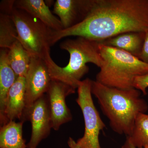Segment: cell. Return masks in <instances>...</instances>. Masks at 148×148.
Here are the masks:
<instances>
[{
    "label": "cell",
    "mask_w": 148,
    "mask_h": 148,
    "mask_svg": "<svg viewBox=\"0 0 148 148\" xmlns=\"http://www.w3.org/2000/svg\"><path fill=\"white\" fill-rule=\"evenodd\" d=\"M148 31V0H93L90 12L74 27L53 31L52 45L63 38L100 42L123 33Z\"/></svg>",
    "instance_id": "6da1fadb"
},
{
    "label": "cell",
    "mask_w": 148,
    "mask_h": 148,
    "mask_svg": "<svg viewBox=\"0 0 148 148\" xmlns=\"http://www.w3.org/2000/svg\"><path fill=\"white\" fill-rule=\"evenodd\" d=\"M91 90L111 129L119 135H131L138 115L148 111L147 103L136 88L122 90L91 80Z\"/></svg>",
    "instance_id": "7a4b0ae2"
},
{
    "label": "cell",
    "mask_w": 148,
    "mask_h": 148,
    "mask_svg": "<svg viewBox=\"0 0 148 148\" xmlns=\"http://www.w3.org/2000/svg\"><path fill=\"white\" fill-rule=\"evenodd\" d=\"M99 44L98 42L81 37L62 42L60 48L69 52V62L65 67H61L51 57L45 61L51 79L64 82L75 89L77 88L81 79L89 71L88 63H92L99 68L103 66Z\"/></svg>",
    "instance_id": "3957f363"
},
{
    "label": "cell",
    "mask_w": 148,
    "mask_h": 148,
    "mask_svg": "<svg viewBox=\"0 0 148 148\" xmlns=\"http://www.w3.org/2000/svg\"><path fill=\"white\" fill-rule=\"evenodd\" d=\"M99 48L103 64L96 75L97 82L108 87L129 90L134 88L136 77L148 74V64L138 57L100 42Z\"/></svg>",
    "instance_id": "277c9868"
},
{
    "label": "cell",
    "mask_w": 148,
    "mask_h": 148,
    "mask_svg": "<svg viewBox=\"0 0 148 148\" xmlns=\"http://www.w3.org/2000/svg\"><path fill=\"white\" fill-rule=\"evenodd\" d=\"M11 16L17 30L18 40L32 57L46 60L51 57L50 47L53 30L24 11L14 7Z\"/></svg>",
    "instance_id": "5b68a950"
},
{
    "label": "cell",
    "mask_w": 148,
    "mask_h": 148,
    "mask_svg": "<svg viewBox=\"0 0 148 148\" xmlns=\"http://www.w3.org/2000/svg\"><path fill=\"white\" fill-rule=\"evenodd\" d=\"M91 80L86 78L82 81L77 88L76 102L81 110L84 122V134L76 142L80 148H102L99 143V135L106 127L93 103Z\"/></svg>",
    "instance_id": "8992f818"
},
{
    "label": "cell",
    "mask_w": 148,
    "mask_h": 148,
    "mask_svg": "<svg viewBox=\"0 0 148 148\" xmlns=\"http://www.w3.org/2000/svg\"><path fill=\"white\" fill-rule=\"evenodd\" d=\"M26 110H28L40 98L47 92L51 78L44 60L32 57L29 70L26 77Z\"/></svg>",
    "instance_id": "52a82bcc"
},
{
    "label": "cell",
    "mask_w": 148,
    "mask_h": 148,
    "mask_svg": "<svg viewBox=\"0 0 148 148\" xmlns=\"http://www.w3.org/2000/svg\"><path fill=\"white\" fill-rule=\"evenodd\" d=\"M75 92V89L64 82L52 79L46 93L52 122V129L57 131L64 124L71 121L73 116L66 104L67 96Z\"/></svg>",
    "instance_id": "ba28073f"
},
{
    "label": "cell",
    "mask_w": 148,
    "mask_h": 148,
    "mask_svg": "<svg viewBox=\"0 0 148 148\" xmlns=\"http://www.w3.org/2000/svg\"><path fill=\"white\" fill-rule=\"evenodd\" d=\"M32 125V134L27 148H37L44 139L48 137L52 128L49 105L46 94L42 96L28 110L24 121Z\"/></svg>",
    "instance_id": "9c48e42d"
},
{
    "label": "cell",
    "mask_w": 148,
    "mask_h": 148,
    "mask_svg": "<svg viewBox=\"0 0 148 148\" xmlns=\"http://www.w3.org/2000/svg\"><path fill=\"white\" fill-rule=\"evenodd\" d=\"M93 0H56L53 13L58 15L64 29L82 22L92 7Z\"/></svg>",
    "instance_id": "30bf717a"
},
{
    "label": "cell",
    "mask_w": 148,
    "mask_h": 148,
    "mask_svg": "<svg viewBox=\"0 0 148 148\" xmlns=\"http://www.w3.org/2000/svg\"><path fill=\"white\" fill-rule=\"evenodd\" d=\"M26 110V78L18 77L8 95L4 124L16 119L22 121Z\"/></svg>",
    "instance_id": "8fae6325"
},
{
    "label": "cell",
    "mask_w": 148,
    "mask_h": 148,
    "mask_svg": "<svg viewBox=\"0 0 148 148\" xmlns=\"http://www.w3.org/2000/svg\"><path fill=\"white\" fill-rule=\"evenodd\" d=\"M14 7L39 19L54 31L58 32L64 29L60 19L53 15L45 1L17 0L15 1Z\"/></svg>",
    "instance_id": "7c38bea8"
},
{
    "label": "cell",
    "mask_w": 148,
    "mask_h": 148,
    "mask_svg": "<svg viewBox=\"0 0 148 148\" xmlns=\"http://www.w3.org/2000/svg\"><path fill=\"white\" fill-rule=\"evenodd\" d=\"M9 49L0 50V123L4 124L5 110L9 91L17 77L11 68L8 58Z\"/></svg>",
    "instance_id": "4fadbf2b"
},
{
    "label": "cell",
    "mask_w": 148,
    "mask_h": 148,
    "mask_svg": "<svg viewBox=\"0 0 148 148\" xmlns=\"http://www.w3.org/2000/svg\"><path fill=\"white\" fill-rule=\"evenodd\" d=\"M145 38V32H128L99 42L124 50L139 58L143 49Z\"/></svg>",
    "instance_id": "5bb4252c"
},
{
    "label": "cell",
    "mask_w": 148,
    "mask_h": 148,
    "mask_svg": "<svg viewBox=\"0 0 148 148\" xmlns=\"http://www.w3.org/2000/svg\"><path fill=\"white\" fill-rule=\"evenodd\" d=\"M24 122L11 121L1 126L0 148H27L26 140L23 138Z\"/></svg>",
    "instance_id": "9a60e30c"
},
{
    "label": "cell",
    "mask_w": 148,
    "mask_h": 148,
    "mask_svg": "<svg viewBox=\"0 0 148 148\" xmlns=\"http://www.w3.org/2000/svg\"><path fill=\"white\" fill-rule=\"evenodd\" d=\"M32 56L18 41L9 49L10 64L17 77H26Z\"/></svg>",
    "instance_id": "2e32d148"
},
{
    "label": "cell",
    "mask_w": 148,
    "mask_h": 148,
    "mask_svg": "<svg viewBox=\"0 0 148 148\" xmlns=\"http://www.w3.org/2000/svg\"><path fill=\"white\" fill-rule=\"evenodd\" d=\"M126 139L136 148H148V114L138 115L132 133Z\"/></svg>",
    "instance_id": "e0dca14e"
},
{
    "label": "cell",
    "mask_w": 148,
    "mask_h": 148,
    "mask_svg": "<svg viewBox=\"0 0 148 148\" xmlns=\"http://www.w3.org/2000/svg\"><path fill=\"white\" fill-rule=\"evenodd\" d=\"M17 41L18 33L11 15L0 13V47L10 49Z\"/></svg>",
    "instance_id": "ac0fdd59"
},
{
    "label": "cell",
    "mask_w": 148,
    "mask_h": 148,
    "mask_svg": "<svg viewBox=\"0 0 148 148\" xmlns=\"http://www.w3.org/2000/svg\"><path fill=\"white\" fill-rule=\"evenodd\" d=\"M133 87L140 90L143 95H147L148 88V74L136 77L134 81Z\"/></svg>",
    "instance_id": "d6986e66"
},
{
    "label": "cell",
    "mask_w": 148,
    "mask_h": 148,
    "mask_svg": "<svg viewBox=\"0 0 148 148\" xmlns=\"http://www.w3.org/2000/svg\"><path fill=\"white\" fill-rule=\"evenodd\" d=\"M15 2L14 0L2 1L0 5V13L11 15L14 8Z\"/></svg>",
    "instance_id": "ffe728a7"
},
{
    "label": "cell",
    "mask_w": 148,
    "mask_h": 148,
    "mask_svg": "<svg viewBox=\"0 0 148 148\" xmlns=\"http://www.w3.org/2000/svg\"><path fill=\"white\" fill-rule=\"evenodd\" d=\"M139 58L148 64V31L145 32V41L142 52Z\"/></svg>",
    "instance_id": "44dd1931"
},
{
    "label": "cell",
    "mask_w": 148,
    "mask_h": 148,
    "mask_svg": "<svg viewBox=\"0 0 148 148\" xmlns=\"http://www.w3.org/2000/svg\"><path fill=\"white\" fill-rule=\"evenodd\" d=\"M68 144L70 148H80L79 146L77 144L76 142L71 137L69 138Z\"/></svg>",
    "instance_id": "7402d4cb"
},
{
    "label": "cell",
    "mask_w": 148,
    "mask_h": 148,
    "mask_svg": "<svg viewBox=\"0 0 148 148\" xmlns=\"http://www.w3.org/2000/svg\"><path fill=\"white\" fill-rule=\"evenodd\" d=\"M121 148H136L134 146L132 145L130 142L127 139H126L125 142L122 146Z\"/></svg>",
    "instance_id": "603a6c76"
}]
</instances>
